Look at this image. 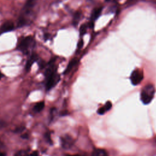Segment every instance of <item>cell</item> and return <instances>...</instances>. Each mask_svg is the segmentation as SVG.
I'll return each instance as SVG.
<instances>
[{
    "mask_svg": "<svg viewBox=\"0 0 156 156\" xmlns=\"http://www.w3.org/2000/svg\"><path fill=\"white\" fill-rule=\"evenodd\" d=\"M24 129V127H20L16 128V129L15 130V132L16 133L21 132H22Z\"/></svg>",
    "mask_w": 156,
    "mask_h": 156,
    "instance_id": "18",
    "label": "cell"
},
{
    "mask_svg": "<svg viewBox=\"0 0 156 156\" xmlns=\"http://www.w3.org/2000/svg\"><path fill=\"white\" fill-rule=\"evenodd\" d=\"M14 156H29V154L27 151L25 150H20L18 151Z\"/></svg>",
    "mask_w": 156,
    "mask_h": 156,
    "instance_id": "14",
    "label": "cell"
},
{
    "mask_svg": "<svg viewBox=\"0 0 156 156\" xmlns=\"http://www.w3.org/2000/svg\"><path fill=\"white\" fill-rule=\"evenodd\" d=\"M112 107V102L110 101H107L102 107H101L98 110L97 112L99 115H104L109 110H110Z\"/></svg>",
    "mask_w": 156,
    "mask_h": 156,
    "instance_id": "9",
    "label": "cell"
},
{
    "mask_svg": "<svg viewBox=\"0 0 156 156\" xmlns=\"http://www.w3.org/2000/svg\"><path fill=\"white\" fill-rule=\"evenodd\" d=\"M87 25L85 24H82L80 27V35H83L87 31Z\"/></svg>",
    "mask_w": 156,
    "mask_h": 156,
    "instance_id": "15",
    "label": "cell"
},
{
    "mask_svg": "<svg viewBox=\"0 0 156 156\" xmlns=\"http://www.w3.org/2000/svg\"><path fill=\"white\" fill-rule=\"evenodd\" d=\"M44 102L40 101L35 104V105L34 106L33 110L35 113H39L44 108Z\"/></svg>",
    "mask_w": 156,
    "mask_h": 156,
    "instance_id": "11",
    "label": "cell"
},
{
    "mask_svg": "<svg viewBox=\"0 0 156 156\" xmlns=\"http://www.w3.org/2000/svg\"><path fill=\"white\" fill-rule=\"evenodd\" d=\"M38 0H27L23 5L17 21V27H22L30 24L37 13Z\"/></svg>",
    "mask_w": 156,
    "mask_h": 156,
    "instance_id": "1",
    "label": "cell"
},
{
    "mask_svg": "<svg viewBox=\"0 0 156 156\" xmlns=\"http://www.w3.org/2000/svg\"><path fill=\"white\" fill-rule=\"evenodd\" d=\"M44 136H45V138H46V140H47L48 142H49V143H52V140H51V139L49 133H46L45 135H44Z\"/></svg>",
    "mask_w": 156,
    "mask_h": 156,
    "instance_id": "16",
    "label": "cell"
},
{
    "mask_svg": "<svg viewBox=\"0 0 156 156\" xmlns=\"http://www.w3.org/2000/svg\"><path fill=\"white\" fill-rule=\"evenodd\" d=\"M77 63V60L76 58H74V59L71 60L69 62V64L68 65L66 68L65 69V72H64V74H67V73H68L73 68V67L76 65Z\"/></svg>",
    "mask_w": 156,
    "mask_h": 156,
    "instance_id": "12",
    "label": "cell"
},
{
    "mask_svg": "<svg viewBox=\"0 0 156 156\" xmlns=\"http://www.w3.org/2000/svg\"><path fill=\"white\" fill-rule=\"evenodd\" d=\"M143 72L140 69H135L133 70L130 75V79L131 83L133 85H137L140 83L143 79Z\"/></svg>",
    "mask_w": 156,
    "mask_h": 156,
    "instance_id": "5",
    "label": "cell"
},
{
    "mask_svg": "<svg viewBox=\"0 0 156 156\" xmlns=\"http://www.w3.org/2000/svg\"><path fill=\"white\" fill-rule=\"evenodd\" d=\"M61 143L63 148L68 149L72 146L73 143V141L71 137L68 135H65L61 138Z\"/></svg>",
    "mask_w": 156,
    "mask_h": 156,
    "instance_id": "8",
    "label": "cell"
},
{
    "mask_svg": "<svg viewBox=\"0 0 156 156\" xmlns=\"http://www.w3.org/2000/svg\"><path fill=\"white\" fill-rule=\"evenodd\" d=\"M91 156H108V155L105 150L96 149L93 152Z\"/></svg>",
    "mask_w": 156,
    "mask_h": 156,
    "instance_id": "13",
    "label": "cell"
},
{
    "mask_svg": "<svg viewBox=\"0 0 156 156\" xmlns=\"http://www.w3.org/2000/svg\"><path fill=\"white\" fill-rule=\"evenodd\" d=\"M155 89L154 86L151 84L146 85L141 90L140 93V99L144 104H149L154 98Z\"/></svg>",
    "mask_w": 156,
    "mask_h": 156,
    "instance_id": "2",
    "label": "cell"
},
{
    "mask_svg": "<svg viewBox=\"0 0 156 156\" xmlns=\"http://www.w3.org/2000/svg\"><path fill=\"white\" fill-rule=\"evenodd\" d=\"M14 24L12 21H6L4 22L1 26H0V35L13 30L14 29Z\"/></svg>",
    "mask_w": 156,
    "mask_h": 156,
    "instance_id": "6",
    "label": "cell"
},
{
    "mask_svg": "<svg viewBox=\"0 0 156 156\" xmlns=\"http://www.w3.org/2000/svg\"><path fill=\"white\" fill-rule=\"evenodd\" d=\"M0 156H5V154L3 152H0Z\"/></svg>",
    "mask_w": 156,
    "mask_h": 156,
    "instance_id": "21",
    "label": "cell"
},
{
    "mask_svg": "<svg viewBox=\"0 0 156 156\" xmlns=\"http://www.w3.org/2000/svg\"><path fill=\"white\" fill-rule=\"evenodd\" d=\"M102 9V8L101 7H98V8L94 9V10L93 11V12L91 13V19L93 21L96 20L98 18V17L99 16V15L101 13Z\"/></svg>",
    "mask_w": 156,
    "mask_h": 156,
    "instance_id": "10",
    "label": "cell"
},
{
    "mask_svg": "<svg viewBox=\"0 0 156 156\" xmlns=\"http://www.w3.org/2000/svg\"><path fill=\"white\" fill-rule=\"evenodd\" d=\"M38 59V55L35 53H32L29 57V58L27 60V62L26 63L25 69L26 71H29L32 67V65L35 62H36Z\"/></svg>",
    "mask_w": 156,
    "mask_h": 156,
    "instance_id": "7",
    "label": "cell"
},
{
    "mask_svg": "<svg viewBox=\"0 0 156 156\" xmlns=\"http://www.w3.org/2000/svg\"><path fill=\"white\" fill-rule=\"evenodd\" d=\"M21 138H24V139H26V138H29V135H28V134H27V133H25V134H23V135H22L21 136Z\"/></svg>",
    "mask_w": 156,
    "mask_h": 156,
    "instance_id": "20",
    "label": "cell"
},
{
    "mask_svg": "<svg viewBox=\"0 0 156 156\" xmlns=\"http://www.w3.org/2000/svg\"><path fill=\"white\" fill-rule=\"evenodd\" d=\"M83 45V40H80L79 41V42H78V44H77V48H78L79 49H81V48H82Z\"/></svg>",
    "mask_w": 156,
    "mask_h": 156,
    "instance_id": "17",
    "label": "cell"
},
{
    "mask_svg": "<svg viewBox=\"0 0 156 156\" xmlns=\"http://www.w3.org/2000/svg\"><path fill=\"white\" fill-rule=\"evenodd\" d=\"M3 76H4V75H3V74L0 72V80L1 79V78H2Z\"/></svg>",
    "mask_w": 156,
    "mask_h": 156,
    "instance_id": "22",
    "label": "cell"
},
{
    "mask_svg": "<svg viewBox=\"0 0 156 156\" xmlns=\"http://www.w3.org/2000/svg\"><path fill=\"white\" fill-rule=\"evenodd\" d=\"M34 38L32 36H27L20 40L18 45V49L24 54H28L30 49L34 44Z\"/></svg>",
    "mask_w": 156,
    "mask_h": 156,
    "instance_id": "3",
    "label": "cell"
},
{
    "mask_svg": "<svg viewBox=\"0 0 156 156\" xmlns=\"http://www.w3.org/2000/svg\"><path fill=\"white\" fill-rule=\"evenodd\" d=\"M29 156H38V153L37 151H33L29 154Z\"/></svg>",
    "mask_w": 156,
    "mask_h": 156,
    "instance_id": "19",
    "label": "cell"
},
{
    "mask_svg": "<svg viewBox=\"0 0 156 156\" xmlns=\"http://www.w3.org/2000/svg\"><path fill=\"white\" fill-rule=\"evenodd\" d=\"M67 156H79L77 155H67Z\"/></svg>",
    "mask_w": 156,
    "mask_h": 156,
    "instance_id": "23",
    "label": "cell"
},
{
    "mask_svg": "<svg viewBox=\"0 0 156 156\" xmlns=\"http://www.w3.org/2000/svg\"><path fill=\"white\" fill-rule=\"evenodd\" d=\"M46 80V89L50 90L60 80V76L57 73V70L53 71L49 74L44 76Z\"/></svg>",
    "mask_w": 156,
    "mask_h": 156,
    "instance_id": "4",
    "label": "cell"
}]
</instances>
